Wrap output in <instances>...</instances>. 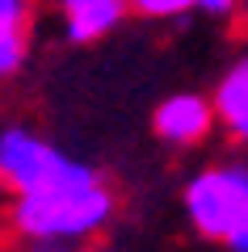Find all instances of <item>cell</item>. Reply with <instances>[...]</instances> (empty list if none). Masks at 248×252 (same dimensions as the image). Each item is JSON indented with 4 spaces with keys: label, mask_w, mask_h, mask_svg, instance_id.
<instances>
[{
    "label": "cell",
    "mask_w": 248,
    "mask_h": 252,
    "mask_svg": "<svg viewBox=\"0 0 248 252\" xmlns=\"http://www.w3.org/2000/svg\"><path fill=\"white\" fill-rule=\"evenodd\" d=\"M122 193L89 160H71L68 172L34 193H17L4 206V227L17 244H101L118 223Z\"/></svg>",
    "instance_id": "1"
},
{
    "label": "cell",
    "mask_w": 248,
    "mask_h": 252,
    "mask_svg": "<svg viewBox=\"0 0 248 252\" xmlns=\"http://www.w3.org/2000/svg\"><path fill=\"white\" fill-rule=\"evenodd\" d=\"M240 34H244V42H248V4H244V13H240Z\"/></svg>",
    "instance_id": "12"
},
{
    "label": "cell",
    "mask_w": 248,
    "mask_h": 252,
    "mask_svg": "<svg viewBox=\"0 0 248 252\" xmlns=\"http://www.w3.org/2000/svg\"><path fill=\"white\" fill-rule=\"evenodd\" d=\"M71 160H76L71 152H63L55 139H46L38 126L21 122V118L0 126V193H9V198L42 189L46 181L68 172Z\"/></svg>",
    "instance_id": "3"
},
{
    "label": "cell",
    "mask_w": 248,
    "mask_h": 252,
    "mask_svg": "<svg viewBox=\"0 0 248 252\" xmlns=\"http://www.w3.org/2000/svg\"><path fill=\"white\" fill-rule=\"evenodd\" d=\"M181 215L198 240L227 244L248 215V160H211L198 164L181 181Z\"/></svg>",
    "instance_id": "2"
},
{
    "label": "cell",
    "mask_w": 248,
    "mask_h": 252,
    "mask_svg": "<svg viewBox=\"0 0 248 252\" xmlns=\"http://www.w3.org/2000/svg\"><path fill=\"white\" fill-rule=\"evenodd\" d=\"M17 252H114L109 244H21Z\"/></svg>",
    "instance_id": "10"
},
{
    "label": "cell",
    "mask_w": 248,
    "mask_h": 252,
    "mask_svg": "<svg viewBox=\"0 0 248 252\" xmlns=\"http://www.w3.org/2000/svg\"><path fill=\"white\" fill-rule=\"evenodd\" d=\"M131 17L151 21V26H173V21H185L194 13V0H126Z\"/></svg>",
    "instance_id": "8"
},
{
    "label": "cell",
    "mask_w": 248,
    "mask_h": 252,
    "mask_svg": "<svg viewBox=\"0 0 248 252\" xmlns=\"http://www.w3.org/2000/svg\"><path fill=\"white\" fill-rule=\"evenodd\" d=\"M211 105H214L219 135L227 143H236L240 152H248V51L236 55L219 72V80L211 89Z\"/></svg>",
    "instance_id": "7"
},
{
    "label": "cell",
    "mask_w": 248,
    "mask_h": 252,
    "mask_svg": "<svg viewBox=\"0 0 248 252\" xmlns=\"http://www.w3.org/2000/svg\"><path fill=\"white\" fill-rule=\"evenodd\" d=\"M38 0H0V84L17 80L34 59Z\"/></svg>",
    "instance_id": "6"
},
{
    "label": "cell",
    "mask_w": 248,
    "mask_h": 252,
    "mask_svg": "<svg viewBox=\"0 0 248 252\" xmlns=\"http://www.w3.org/2000/svg\"><path fill=\"white\" fill-rule=\"evenodd\" d=\"M151 135L164 147H173V152H198V147H206L219 135L211 93L181 89V93H169L164 101H156V109H151Z\"/></svg>",
    "instance_id": "4"
},
{
    "label": "cell",
    "mask_w": 248,
    "mask_h": 252,
    "mask_svg": "<svg viewBox=\"0 0 248 252\" xmlns=\"http://www.w3.org/2000/svg\"><path fill=\"white\" fill-rule=\"evenodd\" d=\"M126 0H55L59 38L71 46H97L126 26Z\"/></svg>",
    "instance_id": "5"
},
{
    "label": "cell",
    "mask_w": 248,
    "mask_h": 252,
    "mask_svg": "<svg viewBox=\"0 0 248 252\" xmlns=\"http://www.w3.org/2000/svg\"><path fill=\"white\" fill-rule=\"evenodd\" d=\"M223 248H227V252H248V215H244V223L231 231V240L223 244Z\"/></svg>",
    "instance_id": "11"
},
{
    "label": "cell",
    "mask_w": 248,
    "mask_h": 252,
    "mask_svg": "<svg viewBox=\"0 0 248 252\" xmlns=\"http://www.w3.org/2000/svg\"><path fill=\"white\" fill-rule=\"evenodd\" d=\"M248 0H194V13H202V17H214V21H231L244 13Z\"/></svg>",
    "instance_id": "9"
},
{
    "label": "cell",
    "mask_w": 248,
    "mask_h": 252,
    "mask_svg": "<svg viewBox=\"0 0 248 252\" xmlns=\"http://www.w3.org/2000/svg\"><path fill=\"white\" fill-rule=\"evenodd\" d=\"M0 126H4V118H0Z\"/></svg>",
    "instance_id": "13"
}]
</instances>
